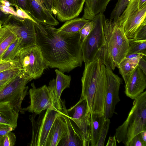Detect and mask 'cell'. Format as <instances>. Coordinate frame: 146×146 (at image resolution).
<instances>
[{
    "mask_svg": "<svg viewBox=\"0 0 146 146\" xmlns=\"http://www.w3.org/2000/svg\"><path fill=\"white\" fill-rule=\"evenodd\" d=\"M134 100L126 120L115 130L116 141L126 146L133 137L146 130V91Z\"/></svg>",
    "mask_w": 146,
    "mask_h": 146,
    "instance_id": "4",
    "label": "cell"
},
{
    "mask_svg": "<svg viewBox=\"0 0 146 146\" xmlns=\"http://www.w3.org/2000/svg\"><path fill=\"white\" fill-rule=\"evenodd\" d=\"M105 68L107 90L105 102L104 115L106 118H110L113 115L116 106L120 101L119 91L122 80L109 67L105 66Z\"/></svg>",
    "mask_w": 146,
    "mask_h": 146,
    "instance_id": "10",
    "label": "cell"
},
{
    "mask_svg": "<svg viewBox=\"0 0 146 146\" xmlns=\"http://www.w3.org/2000/svg\"><path fill=\"white\" fill-rule=\"evenodd\" d=\"M86 0H52V14L60 22L78 17L83 9Z\"/></svg>",
    "mask_w": 146,
    "mask_h": 146,
    "instance_id": "13",
    "label": "cell"
},
{
    "mask_svg": "<svg viewBox=\"0 0 146 146\" xmlns=\"http://www.w3.org/2000/svg\"><path fill=\"white\" fill-rule=\"evenodd\" d=\"M36 44L39 48L48 67L68 72L81 67L83 61L79 32L64 34L54 26L35 24Z\"/></svg>",
    "mask_w": 146,
    "mask_h": 146,
    "instance_id": "1",
    "label": "cell"
},
{
    "mask_svg": "<svg viewBox=\"0 0 146 146\" xmlns=\"http://www.w3.org/2000/svg\"><path fill=\"white\" fill-rule=\"evenodd\" d=\"M0 10L3 12L7 14L12 15L15 18L19 19H23L22 18L18 16L16 11L12 7H7L2 4H0Z\"/></svg>",
    "mask_w": 146,
    "mask_h": 146,
    "instance_id": "36",
    "label": "cell"
},
{
    "mask_svg": "<svg viewBox=\"0 0 146 146\" xmlns=\"http://www.w3.org/2000/svg\"><path fill=\"white\" fill-rule=\"evenodd\" d=\"M70 119L76 125L83 142V146H88L90 142V115L86 100L80 97L78 102L70 109H66Z\"/></svg>",
    "mask_w": 146,
    "mask_h": 146,
    "instance_id": "8",
    "label": "cell"
},
{
    "mask_svg": "<svg viewBox=\"0 0 146 146\" xmlns=\"http://www.w3.org/2000/svg\"><path fill=\"white\" fill-rule=\"evenodd\" d=\"M103 13L97 15L92 20L93 28L82 44L83 61L85 65L96 59L98 52L104 43Z\"/></svg>",
    "mask_w": 146,
    "mask_h": 146,
    "instance_id": "7",
    "label": "cell"
},
{
    "mask_svg": "<svg viewBox=\"0 0 146 146\" xmlns=\"http://www.w3.org/2000/svg\"><path fill=\"white\" fill-rule=\"evenodd\" d=\"M81 82V97L86 100L90 113L104 114L107 90L105 65L96 58L85 65Z\"/></svg>",
    "mask_w": 146,
    "mask_h": 146,
    "instance_id": "2",
    "label": "cell"
},
{
    "mask_svg": "<svg viewBox=\"0 0 146 146\" xmlns=\"http://www.w3.org/2000/svg\"><path fill=\"white\" fill-rule=\"evenodd\" d=\"M139 1L130 0L128 3L117 22V25L121 28L130 17L140 10L139 6Z\"/></svg>",
    "mask_w": 146,
    "mask_h": 146,
    "instance_id": "25",
    "label": "cell"
},
{
    "mask_svg": "<svg viewBox=\"0 0 146 146\" xmlns=\"http://www.w3.org/2000/svg\"><path fill=\"white\" fill-rule=\"evenodd\" d=\"M52 0H42L47 9L52 14Z\"/></svg>",
    "mask_w": 146,
    "mask_h": 146,
    "instance_id": "43",
    "label": "cell"
},
{
    "mask_svg": "<svg viewBox=\"0 0 146 146\" xmlns=\"http://www.w3.org/2000/svg\"><path fill=\"white\" fill-rule=\"evenodd\" d=\"M16 141V136L15 133L10 132L0 139V146H13Z\"/></svg>",
    "mask_w": 146,
    "mask_h": 146,
    "instance_id": "31",
    "label": "cell"
},
{
    "mask_svg": "<svg viewBox=\"0 0 146 146\" xmlns=\"http://www.w3.org/2000/svg\"><path fill=\"white\" fill-rule=\"evenodd\" d=\"M21 65L19 59L17 58L9 62L0 61V72Z\"/></svg>",
    "mask_w": 146,
    "mask_h": 146,
    "instance_id": "34",
    "label": "cell"
},
{
    "mask_svg": "<svg viewBox=\"0 0 146 146\" xmlns=\"http://www.w3.org/2000/svg\"><path fill=\"white\" fill-rule=\"evenodd\" d=\"M63 112L48 109L38 121H35L33 114L29 119L32 126V137L30 146H45L47 137L51 127L56 118Z\"/></svg>",
    "mask_w": 146,
    "mask_h": 146,
    "instance_id": "9",
    "label": "cell"
},
{
    "mask_svg": "<svg viewBox=\"0 0 146 146\" xmlns=\"http://www.w3.org/2000/svg\"><path fill=\"white\" fill-rule=\"evenodd\" d=\"M16 10V13L20 17L23 19H30L33 21L35 23H38L35 21L34 19L26 12L21 9L19 8L17 6L15 5Z\"/></svg>",
    "mask_w": 146,
    "mask_h": 146,
    "instance_id": "37",
    "label": "cell"
},
{
    "mask_svg": "<svg viewBox=\"0 0 146 146\" xmlns=\"http://www.w3.org/2000/svg\"><path fill=\"white\" fill-rule=\"evenodd\" d=\"M9 1L13 6H15L13 1V0H5Z\"/></svg>",
    "mask_w": 146,
    "mask_h": 146,
    "instance_id": "49",
    "label": "cell"
},
{
    "mask_svg": "<svg viewBox=\"0 0 146 146\" xmlns=\"http://www.w3.org/2000/svg\"><path fill=\"white\" fill-rule=\"evenodd\" d=\"M15 129V128L11 126L0 125V139L3 135Z\"/></svg>",
    "mask_w": 146,
    "mask_h": 146,
    "instance_id": "39",
    "label": "cell"
},
{
    "mask_svg": "<svg viewBox=\"0 0 146 146\" xmlns=\"http://www.w3.org/2000/svg\"><path fill=\"white\" fill-rule=\"evenodd\" d=\"M30 81L22 71L0 91V102H9L18 112L24 113L22 103L28 94L29 87L26 85Z\"/></svg>",
    "mask_w": 146,
    "mask_h": 146,
    "instance_id": "6",
    "label": "cell"
},
{
    "mask_svg": "<svg viewBox=\"0 0 146 146\" xmlns=\"http://www.w3.org/2000/svg\"><path fill=\"white\" fill-rule=\"evenodd\" d=\"M29 14L36 22L53 26L58 21L47 9L42 0H27Z\"/></svg>",
    "mask_w": 146,
    "mask_h": 146,
    "instance_id": "16",
    "label": "cell"
},
{
    "mask_svg": "<svg viewBox=\"0 0 146 146\" xmlns=\"http://www.w3.org/2000/svg\"><path fill=\"white\" fill-rule=\"evenodd\" d=\"M0 3L4 6L9 7L13 6L9 1L5 0H0Z\"/></svg>",
    "mask_w": 146,
    "mask_h": 146,
    "instance_id": "46",
    "label": "cell"
},
{
    "mask_svg": "<svg viewBox=\"0 0 146 146\" xmlns=\"http://www.w3.org/2000/svg\"><path fill=\"white\" fill-rule=\"evenodd\" d=\"M89 21L82 17L73 19L66 21L60 28L57 29V31L67 34L79 32L81 28Z\"/></svg>",
    "mask_w": 146,
    "mask_h": 146,
    "instance_id": "24",
    "label": "cell"
},
{
    "mask_svg": "<svg viewBox=\"0 0 146 146\" xmlns=\"http://www.w3.org/2000/svg\"><path fill=\"white\" fill-rule=\"evenodd\" d=\"M129 48L127 54H138L146 56V39H128Z\"/></svg>",
    "mask_w": 146,
    "mask_h": 146,
    "instance_id": "28",
    "label": "cell"
},
{
    "mask_svg": "<svg viewBox=\"0 0 146 146\" xmlns=\"http://www.w3.org/2000/svg\"><path fill=\"white\" fill-rule=\"evenodd\" d=\"M62 104L63 109L62 115L66 122L67 131L65 137L60 141L58 146H83V142L80 132L67 115L64 103L63 102Z\"/></svg>",
    "mask_w": 146,
    "mask_h": 146,
    "instance_id": "18",
    "label": "cell"
},
{
    "mask_svg": "<svg viewBox=\"0 0 146 146\" xmlns=\"http://www.w3.org/2000/svg\"><path fill=\"white\" fill-rule=\"evenodd\" d=\"M145 5H146V0H139V6L140 10Z\"/></svg>",
    "mask_w": 146,
    "mask_h": 146,
    "instance_id": "47",
    "label": "cell"
},
{
    "mask_svg": "<svg viewBox=\"0 0 146 146\" xmlns=\"http://www.w3.org/2000/svg\"><path fill=\"white\" fill-rule=\"evenodd\" d=\"M19 113L9 102H0V125L13 127L17 126Z\"/></svg>",
    "mask_w": 146,
    "mask_h": 146,
    "instance_id": "20",
    "label": "cell"
},
{
    "mask_svg": "<svg viewBox=\"0 0 146 146\" xmlns=\"http://www.w3.org/2000/svg\"><path fill=\"white\" fill-rule=\"evenodd\" d=\"M111 0H86L82 18L90 21L96 16L105 11L107 6Z\"/></svg>",
    "mask_w": 146,
    "mask_h": 146,
    "instance_id": "21",
    "label": "cell"
},
{
    "mask_svg": "<svg viewBox=\"0 0 146 146\" xmlns=\"http://www.w3.org/2000/svg\"><path fill=\"white\" fill-rule=\"evenodd\" d=\"M23 48L21 40L17 37L5 52L0 61L7 62L14 60L16 58L20 51Z\"/></svg>",
    "mask_w": 146,
    "mask_h": 146,
    "instance_id": "27",
    "label": "cell"
},
{
    "mask_svg": "<svg viewBox=\"0 0 146 146\" xmlns=\"http://www.w3.org/2000/svg\"><path fill=\"white\" fill-rule=\"evenodd\" d=\"M140 134L143 141L146 143V130L141 132L140 133Z\"/></svg>",
    "mask_w": 146,
    "mask_h": 146,
    "instance_id": "48",
    "label": "cell"
},
{
    "mask_svg": "<svg viewBox=\"0 0 146 146\" xmlns=\"http://www.w3.org/2000/svg\"><path fill=\"white\" fill-rule=\"evenodd\" d=\"M17 37L7 25H2L0 30V61L3 54Z\"/></svg>",
    "mask_w": 146,
    "mask_h": 146,
    "instance_id": "23",
    "label": "cell"
},
{
    "mask_svg": "<svg viewBox=\"0 0 146 146\" xmlns=\"http://www.w3.org/2000/svg\"><path fill=\"white\" fill-rule=\"evenodd\" d=\"M110 123V118H106L96 146H104L105 140L109 130Z\"/></svg>",
    "mask_w": 146,
    "mask_h": 146,
    "instance_id": "32",
    "label": "cell"
},
{
    "mask_svg": "<svg viewBox=\"0 0 146 146\" xmlns=\"http://www.w3.org/2000/svg\"><path fill=\"white\" fill-rule=\"evenodd\" d=\"M94 26L93 20L89 21L80 29L79 33L80 41L82 43L92 30Z\"/></svg>",
    "mask_w": 146,
    "mask_h": 146,
    "instance_id": "33",
    "label": "cell"
},
{
    "mask_svg": "<svg viewBox=\"0 0 146 146\" xmlns=\"http://www.w3.org/2000/svg\"><path fill=\"white\" fill-rule=\"evenodd\" d=\"M106 118L104 114L99 113H90V144L91 146H96Z\"/></svg>",
    "mask_w": 146,
    "mask_h": 146,
    "instance_id": "22",
    "label": "cell"
},
{
    "mask_svg": "<svg viewBox=\"0 0 146 146\" xmlns=\"http://www.w3.org/2000/svg\"><path fill=\"white\" fill-rule=\"evenodd\" d=\"M17 58L19 59L23 72L31 81L40 78L48 67L36 44L22 48Z\"/></svg>",
    "mask_w": 146,
    "mask_h": 146,
    "instance_id": "5",
    "label": "cell"
},
{
    "mask_svg": "<svg viewBox=\"0 0 146 146\" xmlns=\"http://www.w3.org/2000/svg\"><path fill=\"white\" fill-rule=\"evenodd\" d=\"M130 0H118L114 8L111 12L110 19L117 22L120 15L122 13Z\"/></svg>",
    "mask_w": 146,
    "mask_h": 146,
    "instance_id": "29",
    "label": "cell"
},
{
    "mask_svg": "<svg viewBox=\"0 0 146 146\" xmlns=\"http://www.w3.org/2000/svg\"><path fill=\"white\" fill-rule=\"evenodd\" d=\"M137 66L146 75V56H143L139 60Z\"/></svg>",
    "mask_w": 146,
    "mask_h": 146,
    "instance_id": "41",
    "label": "cell"
},
{
    "mask_svg": "<svg viewBox=\"0 0 146 146\" xmlns=\"http://www.w3.org/2000/svg\"><path fill=\"white\" fill-rule=\"evenodd\" d=\"M31 86L32 88L29 91L30 104L27 108H23L25 112L27 111L37 115L40 114L44 110H56L53 106L50 92L47 86L44 85L36 88L33 83L31 84Z\"/></svg>",
    "mask_w": 146,
    "mask_h": 146,
    "instance_id": "11",
    "label": "cell"
},
{
    "mask_svg": "<svg viewBox=\"0 0 146 146\" xmlns=\"http://www.w3.org/2000/svg\"><path fill=\"white\" fill-rule=\"evenodd\" d=\"M55 72L56 74V78L51 80L48 87L53 107L56 110L62 112L63 108L61 95L65 89L70 87L71 78L70 76L65 74L59 70H55Z\"/></svg>",
    "mask_w": 146,
    "mask_h": 146,
    "instance_id": "14",
    "label": "cell"
},
{
    "mask_svg": "<svg viewBox=\"0 0 146 146\" xmlns=\"http://www.w3.org/2000/svg\"><path fill=\"white\" fill-rule=\"evenodd\" d=\"M146 25V5L130 17L121 29L128 39L135 38L138 31Z\"/></svg>",
    "mask_w": 146,
    "mask_h": 146,
    "instance_id": "17",
    "label": "cell"
},
{
    "mask_svg": "<svg viewBox=\"0 0 146 146\" xmlns=\"http://www.w3.org/2000/svg\"><path fill=\"white\" fill-rule=\"evenodd\" d=\"M62 114L58 116L54 122L48 134L45 146H58L65 137L66 126Z\"/></svg>",
    "mask_w": 146,
    "mask_h": 146,
    "instance_id": "19",
    "label": "cell"
},
{
    "mask_svg": "<svg viewBox=\"0 0 146 146\" xmlns=\"http://www.w3.org/2000/svg\"><path fill=\"white\" fill-rule=\"evenodd\" d=\"M116 140L115 136L110 137L107 143L106 146H116Z\"/></svg>",
    "mask_w": 146,
    "mask_h": 146,
    "instance_id": "44",
    "label": "cell"
},
{
    "mask_svg": "<svg viewBox=\"0 0 146 146\" xmlns=\"http://www.w3.org/2000/svg\"><path fill=\"white\" fill-rule=\"evenodd\" d=\"M138 63L136 61L125 57L119 64L117 68L125 83L130 75L137 66Z\"/></svg>",
    "mask_w": 146,
    "mask_h": 146,
    "instance_id": "26",
    "label": "cell"
},
{
    "mask_svg": "<svg viewBox=\"0 0 146 146\" xmlns=\"http://www.w3.org/2000/svg\"><path fill=\"white\" fill-rule=\"evenodd\" d=\"M13 1L15 5L22 9L29 14V11L27 0H13Z\"/></svg>",
    "mask_w": 146,
    "mask_h": 146,
    "instance_id": "38",
    "label": "cell"
},
{
    "mask_svg": "<svg viewBox=\"0 0 146 146\" xmlns=\"http://www.w3.org/2000/svg\"><path fill=\"white\" fill-rule=\"evenodd\" d=\"M127 146H146V143L142 139L140 133L131 140Z\"/></svg>",
    "mask_w": 146,
    "mask_h": 146,
    "instance_id": "35",
    "label": "cell"
},
{
    "mask_svg": "<svg viewBox=\"0 0 146 146\" xmlns=\"http://www.w3.org/2000/svg\"><path fill=\"white\" fill-rule=\"evenodd\" d=\"M103 28L104 43L98 52L96 59H99L113 70L127 54L128 39L117 22L106 19L104 15Z\"/></svg>",
    "mask_w": 146,
    "mask_h": 146,
    "instance_id": "3",
    "label": "cell"
},
{
    "mask_svg": "<svg viewBox=\"0 0 146 146\" xmlns=\"http://www.w3.org/2000/svg\"><path fill=\"white\" fill-rule=\"evenodd\" d=\"M135 39L138 40L146 39V25L143 26L137 33Z\"/></svg>",
    "mask_w": 146,
    "mask_h": 146,
    "instance_id": "40",
    "label": "cell"
},
{
    "mask_svg": "<svg viewBox=\"0 0 146 146\" xmlns=\"http://www.w3.org/2000/svg\"><path fill=\"white\" fill-rule=\"evenodd\" d=\"M146 88V75L137 66L125 83V93L126 96L134 99L143 92Z\"/></svg>",
    "mask_w": 146,
    "mask_h": 146,
    "instance_id": "15",
    "label": "cell"
},
{
    "mask_svg": "<svg viewBox=\"0 0 146 146\" xmlns=\"http://www.w3.org/2000/svg\"><path fill=\"white\" fill-rule=\"evenodd\" d=\"M11 15L6 14L0 10V21L2 22L3 25L6 24Z\"/></svg>",
    "mask_w": 146,
    "mask_h": 146,
    "instance_id": "42",
    "label": "cell"
},
{
    "mask_svg": "<svg viewBox=\"0 0 146 146\" xmlns=\"http://www.w3.org/2000/svg\"><path fill=\"white\" fill-rule=\"evenodd\" d=\"M3 25V23L2 22L0 21V29Z\"/></svg>",
    "mask_w": 146,
    "mask_h": 146,
    "instance_id": "50",
    "label": "cell"
},
{
    "mask_svg": "<svg viewBox=\"0 0 146 146\" xmlns=\"http://www.w3.org/2000/svg\"><path fill=\"white\" fill-rule=\"evenodd\" d=\"M13 78L0 81V91L9 83Z\"/></svg>",
    "mask_w": 146,
    "mask_h": 146,
    "instance_id": "45",
    "label": "cell"
},
{
    "mask_svg": "<svg viewBox=\"0 0 146 146\" xmlns=\"http://www.w3.org/2000/svg\"><path fill=\"white\" fill-rule=\"evenodd\" d=\"M23 71L21 65L0 72V81L13 78Z\"/></svg>",
    "mask_w": 146,
    "mask_h": 146,
    "instance_id": "30",
    "label": "cell"
},
{
    "mask_svg": "<svg viewBox=\"0 0 146 146\" xmlns=\"http://www.w3.org/2000/svg\"><path fill=\"white\" fill-rule=\"evenodd\" d=\"M35 23L27 19H17L12 15L5 25H7L21 40L23 48L36 44Z\"/></svg>",
    "mask_w": 146,
    "mask_h": 146,
    "instance_id": "12",
    "label": "cell"
}]
</instances>
